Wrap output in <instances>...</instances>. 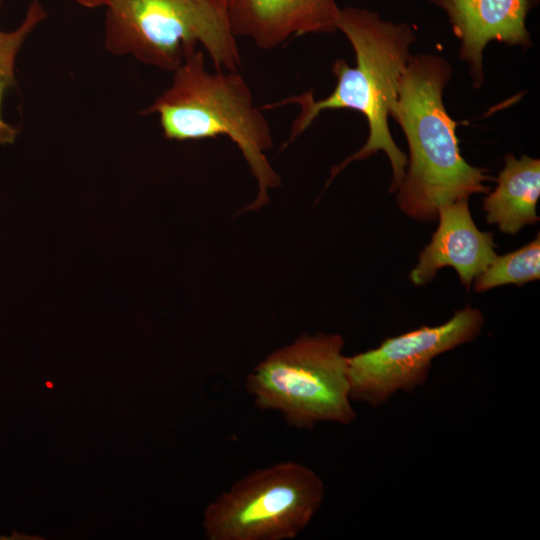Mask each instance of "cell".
<instances>
[{"label":"cell","mask_w":540,"mask_h":540,"mask_svg":"<svg viewBox=\"0 0 540 540\" xmlns=\"http://www.w3.org/2000/svg\"><path fill=\"white\" fill-rule=\"evenodd\" d=\"M540 277V237L522 248L495 259L475 277L474 290L484 292L492 288L514 284L521 286Z\"/></svg>","instance_id":"13"},{"label":"cell","mask_w":540,"mask_h":540,"mask_svg":"<svg viewBox=\"0 0 540 540\" xmlns=\"http://www.w3.org/2000/svg\"><path fill=\"white\" fill-rule=\"evenodd\" d=\"M2 4H3V0H0V8H1Z\"/></svg>","instance_id":"15"},{"label":"cell","mask_w":540,"mask_h":540,"mask_svg":"<svg viewBox=\"0 0 540 540\" xmlns=\"http://www.w3.org/2000/svg\"><path fill=\"white\" fill-rule=\"evenodd\" d=\"M143 114H156L166 138L177 141L229 137L241 150L258 182V195L248 209L268 201L267 191L280 178L266 157L273 139L262 109L237 71L210 72L200 50L187 55L173 71L171 85Z\"/></svg>","instance_id":"3"},{"label":"cell","mask_w":540,"mask_h":540,"mask_svg":"<svg viewBox=\"0 0 540 540\" xmlns=\"http://www.w3.org/2000/svg\"><path fill=\"white\" fill-rule=\"evenodd\" d=\"M338 334L302 335L262 360L245 387L261 410H276L297 429L352 423L347 357Z\"/></svg>","instance_id":"5"},{"label":"cell","mask_w":540,"mask_h":540,"mask_svg":"<svg viewBox=\"0 0 540 540\" xmlns=\"http://www.w3.org/2000/svg\"><path fill=\"white\" fill-rule=\"evenodd\" d=\"M325 495L320 476L292 461L253 471L235 482L204 513L209 540H288L318 512Z\"/></svg>","instance_id":"6"},{"label":"cell","mask_w":540,"mask_h":540,"mask_svg":"<svg viewBox=\"0 0 540 540\" xmlns=\"http://www.w3.org/2000/svg\"><path fill=\"white\" fill-rule=\"evenodd\" d=\"M442 8L460 39V57L470 66L473 85L483 83L482 54L492 40L529 46L526 18L535 0H431Z\"/></svg>","instance_id":"9"},{"label":"cell","mask_w":540,"mask_h":540,"mask_svg":"<svg viewBox=\"0 0 540 540\" xmlns=\"http://www.w3.org/2000/svg\"><path fill=\"white\" fill-rule=\"evenodd\" d=\"M104 8L111 54L173 72L202 45L216 70L241 64L225 0H111Z\"/></svg>","instance_id":"4"},{"label":"cell","mask_w":540,"mask_h":540,"mask_svg":"<svg viewBox=\"0 0 540 540\" xmlns=\"http://www.w3.org/2000/svg\"><path fill=\"white\" fill-rule=\"evenodd\" d=\"M497 186L484 199L486 220L506 234H516L524 226L536 224V206L540 196V160L513 154L505 157Z\"/></svg>","instance_id":"11"},{"label":"cell","mask_w":540,"mask_h":540,"mask_svg":"<svg viewBox=\"0 0 540 540\" xmlns=\"http://www.w3.org/2000/svg\"><path fill=\"white\" fill-rule=\"evenodd\" d=\"M437 218L438 227L420 253L410 279L415 285H423L433 280L438 270L450 266L469 290L475 277L497 256L492 233L477 228L468 198L440 207Z\"/></svg>","instance_id":"8"},{"label":"cell","mask_w":540,"mask_h":540,"mask_svg":"<svg viewBox=\"0 0 540 540\" xmlns=\"http://www.w3.org/2000/svg\"><path fill=\"white\" fill-rule=\"evenodd\" d=\"M452 75L450 63L437 55H411L398 83L390 116L401 126L409 146L408 170L398 187L399 208L430 222L440 207L475 193H487L486 170L460 154L455 128L443 103Z\"/></svg>","instance_id":"2"},{"label":"cell","mask_w":540,"mask_h":540,"mask_svg":"<svg viewBox=\"0 0 540 540\" xmlns=\"http://www.w3.org/2000/svg\"><path fill=\"white\" fill-rule=\"evenodd\" d=\"M236 37L271 49L293 36L337 30L340 8L335 0H226Z\"/></svg>","instance_id":"10"},{"label":"cell","mask_w":540,"mask_h":540,"mask_svg":"<svg viewBox=\"0 0 540 540\" xmlns=\"http://www.w3.org/2000/svg\"><path fill=\"white\" fill-rule=\"evenodd\" d=\"M82 7L93 9L105 7L111 0H73Z\"/></svg>","instance_id":"14"},{"label":"cell","mask_w":540,"mask_h":540,"mask_svg":"<svg viewBox=\"0 0 540 540\" xmlns=\"http://www.w3.org/2000/svg\"><path fill=\"white\" fill-rule=\"evenodd\" d=\"M226 1V0H225Z\"/></svg>","instance_id":"16"},{"label":"cell","mask_w":540,"mask_h":540,"mask_svg":"<svg viewBox=\"0 0 540 540\" xmlns=\"http://www.w3.org/2000/svg\"><path fill=\"white\" fill-rule=\"evenodd\" d=\"M483 324L481 311L465 306L441 325L422 326L347 357L351 401L377 408L399 391L412 393L426 383L435 357L473 341Z\"/></svg>","instance_id":"7"},{"label":"cell","mask_w":540,"mask_h":540,"mask_svg":"<svg viewBox=\"0 0 540 540\" xmlns=\"http://www.w3.org/2000/svg\"><path fill=\"white\" fill-rule=\"evenodd\" d=\"M46 16L40 1L33 0L18 27L9 31L0 28V145L13 142L17 134V131L4 120L2 114L5 94L15 84L17 55L24 42Z\"/></svg>","instance_id":"12"},{"label":"cell","mask_w":540,"mask_h":540,"mask_svg":"<svg viewBox=\"0 0 540 540\" xmlns=\"http://www.w3.org/2000/svg\"><path fill=\"white\" fill-rule=\"evenodd\" d=\"M337 30L342 31L351 43L356 65L350 67L343 59L334 62L332 72L337 79L334 90L320 100H315L313 92L308 91L267 103L261 109L287 104L299 106V113L291 125L289 143L325 110L352 109L360 112L369 127L367 141L357 152L333 167L329 181L349 163L383 151L391 163L390 191L394 192L402 183L408 159L390 134L388 117L416 35L406 23L385 21L376 12L356 7L340 8Z\"/></svg>","instance_id":"1"}]
</instances>
